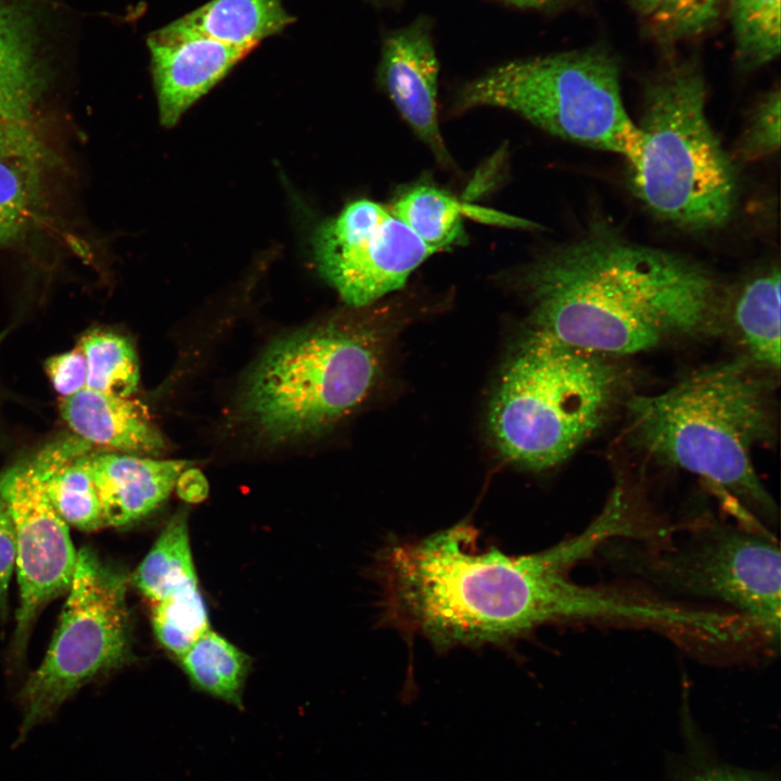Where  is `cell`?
<instances>
[{
	"label": "cell",
	"mask_w": 781,
	"mask_h": 781,
	"mask_svg": "<svg viewBox=\"0 0 781 781\" xmlns=\"http://www.w3.org/2000/svg\"><path fill=\"white\" fill-rule=\"evenodd\" d=\"M617 534L600 512L579 534L530 554L482 550L468 525L393 546L377 571L385 614L441 646L500 642L560 622L616 624L624 593L581 585L569 572Z\"/></svg>",
	"instance_id": "1"
},
{
	"label": "cell",
	"mask_w": 781,
	"mask_h": 781,
	"mask_svg": "<svg viewBox=\"0 0 781 781\" xmlns=\"http://www.w3.org/2000/svg\"><path fill=\"white\" fill-rule=\"evenodd\" d=\"M530 329L597 355L625 356L716 330L712 274L684 257L597 231L526 269Z\"/></svg>",
	"instance_id": "2"
},
{
	"label": "cell",
	"mask_w": 781,
	"mask_h": 781,
	"mask_svg": "<svg viewBox=\"0 0 781 781\" xmlns=\"http://www.w3.org/2000/svg\"><path fill=\"white\" fill-rule=\"evenodd\" d=\"M755 364L734 360L694 371L664 392L627 401L629 432L642 450L773 518L753 451L773 434L771 392Z\"/></svg>",
	"instance_id": "3"
},
{
	"label": "cell",
	"mask_w": 781,
	"mask_h": 781,
	"mask_svg": "<svg viewBox=\"0 0 781 781\" xmlns=\"http://www.w3.org/2000/svg\"><path fill=\"white\" fill-rule=\"evenodd\" d=\"M620 380L609 357L529 329L508 358L489 405L496 448L522 469L562 463L604 423Z\"/></svg>",
	"instance_id": "4"
},
{
	"label": "cell",
	"mask_w": 781,
	"mask_h": 781,
	"mask_svg": "<svg viewBox=\"0 0 781 781\" xmlns=\"http://www.w3.org/2000/svg\"><path fill=\"white\" fill-rule=\"evenodd\" d=\"M705 99L699 63L669 61L645 86L643 143L628 163L643 204L691 231L725 225L737 195L734 171L708 123Z\"/></svg>",
	"instance_id": "5"
},
{
	"label": "cell",
	"mask_w": 781,
	"mask_h": 781,
	"mask_svg": "<svg viewBox=\"0 0 781 781\" xmlns=\"http://www.w3.org/2000/svg\"><path fill=\"white\" fill-rule=\"evenodd\" d=\"M384 347L381 331L363 322H328L281 337L245 380L243 417L273 441L321 433L372 392Z\"/></svg>",
	"instance_id": "6"
},
{
	"label": "cell",
	"mask_w": 781,
	"mask_h": 781,
	"mask_svg": "<svg viewBox=\"0 0 781 781\" xmlns=\"http://www.w3.org/2000/svg\"><path fill=\"white\" fill-rule=\"evenodd\" d=\"M597 553L662 593L719 602L752 622L770 650L778 646L781 555L769 533L710 520L616 538Z\"/></svg>",
	"instance_id": "7"
},
{
	"label": "cell",
	"mask_w": 781,
	"mask_h": 781,
	"mask_svg": "<svg viewBox=\"0 0 781 781\" xmlns=\"http://www.w3.org/2000/svg\"><path fill=\"white\" fill-rule=\"evenodd\" d=\"M491 106L545 131L632 162L643 132L624 106L616 59L601 48L514 60L466 82L456 112Z\"/></svg>",
	"instance_id": "8"
},
{
	"label": "cell",
	"mask_w": 781,
	"mask_h": 781,
	"mask_svg": "<svg viewBox=\"0 0 781 781\" xmlns=\"http://www.w3.org/2000/svg\"><path fill=\"white\" fill-rule=\"evenodd\" d=\"M126 581L91 548L79 550L59 626L18 695V740L49 720L81 687L128 658Z\"/></svg>",
	"instance_id": "9"
},
{
	"label": "cell",
	"mask_w": 781,
	"mask_h": 781,
	"mask_svg": "<svg viewBox=\"0 0 781 781\" xmlns=\"http://www.w3.org/2000/svg\"><path fill=\"white\" fill-rule=\"evenodd\" d=\"M313 249L322 277L353 307L401 289L433 254L389 209L364 199L322 223Z\"/></svg>",
	"instance_id": "10"
},
{
	"label": "cell",
	"mask_w": 781,
	"mask_h": 781,
	"mask_svg": "<svg viewBox=\"0 0 781 781\" xmlns=\"http://www.w3.org/2000/svg\"><path fill=\"white\" fill-rule=\"evenodd\" d=\"M0 496L11 515L20 585L13 651L21 656L40 611L71 586L77 561L67 523L51 504L31 464L0 476Z\"/></svg>",
	"instance_id": "11"
},
{
	"label": "cell",
	"mask_w": 781,
	"mask_h": 781,
	"mask_svg": "<svg viewBox=\"0 0 781 781\" xmlns=\"http://www.w3.org/2000/svg\"><path fill=\"white\" fill-rule=\"evenodd\" d=\"M161 123L181 115L251 51L208 38L179 20L148 37Z\"/></svg>",
	"instance_id": "12"
},
{
	"label": "cell",
	"mask_w": 781,
	"mask_h": 781,
	"mask_svg": "<svg viewBox=\"0 0 781 781\" xmlns=\"http://www.w3.org/2000/svg\"><path fill=\"white\" fill-rule=\"evenodd\" d=\"M377 78L419 139L450 166L438 126V60L428 18L418 17L384 38Z\"/></svg>",
	"instance_id": "13"
},
{
	"label": "cell",
	"mask_w": 781,
	"mask_h": 781,
	"mask_svg": "<svg viewBox=\"0 0 781 781\" xmlns=\"http://www.w3.org/2000/svg\"><path fill=\"white\" fill-rule=\"evenodd\" d=\"M185 461L91 452L90 470L105 526L121 527L157 509L172 491Z\"/></svg>",
	"instance_id": "14"
},
{
	"label": "cell",
	"mask_w": 781,
	"mask_h": 781,
	"mask_svg": "<svg viewBox=\"0 0 781 781\" xmlns=\"http://www.w3.org/2000/svg\"><path fill=\"white\" fill-rule=\"evenodd\" d=\"M62 419L88 444L130 454H157L165 440L140 404L89 388L61 398Z\"/></svg>",
	"instance_id": "15"
},
{
	"label": "cell",
	"mask_w": 781,
	"mask_h": 781,
	"mask_svg": "<svg viewBox=\"0 0 781 781\" xmlns=\"http://www.w3.org/2000/svg\"><path fill=\"white\" fill-rule=\"evenodd\" d=\"M90 444L78 436L53 443L34 460L44 491L60 516L84 532L105 526L90 470Z\"/></svg>",
	"instance_id": "16"
},
{
	"label": "cell",
	"mask_w": 781,
	"mask_h": 781,
	"mask_svg": "<svg viewBox=\"0 0 781 781\" xmlns=\"http://www.w3.org/2000/svg\"><path fill=\"white\" fill-rule=\"evenodd\" d=\"M780 269L769 266L740 286L731 320L750 361L757 368L780 367Z\"/></svg>",
	"instance_id": "17"
},
{
	"label": "cell",
	"mask_w": 781,
	"mask_h": 781,
	"mask_svg": "<svg viewBox=\"0 0 781 781\" xmlns=\"http://www.w3.org/2000/svg\"><path fill=\"white\" fill-rule=\"evenodd\" d=\"M294 20L282 0H210L180 18L208 38L251 52Z\"/></svg>",
	"instance_id": "18"
},
{
	"label": "cell",
	"mask_w": 781,
	"mask_h": 781,
	"mask_svg": "<svg viewBox=\"0 0 781 781\" xmlns=\"http://www.w3.org/2000/svg\"><path fill=\"white\" fill-rule=\"evenodd\" d=\"M36 87L28 26L16 9L0 0V116L25 124Z\"/></svg>",
	"instance_id": "19"
},
{
	"label": "cell",
	"mask_w": 781,
	"mask_h": 781,
	"mask_svg": "<svg viewBox=\"0 0 781 781\" xmlns=\"http://www.w3.org/2000/svg\"><path fill=\"white\" fill-rule=\"evenodd\" d=\"M133 582L153 603L197 587L184 511L169 520L135 572Z\"/></svg>",
	"instance_id": "20"
},
{
	"label": "cell",
	"mask_w": 781,
	"mask_h": 781,
	"mask_svg": "<svg viewBox=\"0 0 781 781\" xmlns=\"http://www.w3.org/2000/svg\"><path fill=\"white\" fill-rule=\"evenodd\" d=\"M466 208L440 189L418 184L401 193L389 212L435 253L463 242Z\"/></svg>",
	"instance_id": "21"
},
{
	"label": "cell",
	"mask_w": 781,
	"mask_h": 781,
	"mask_svg": "<svg viewBox=\"0 0 781 781\" xmlns=\"http://www.w3.org/2000/svg\"><path fill=\"white\" fill-rule=\"evenodd\" d=\"M192 683L206 693L242 707L249 658L236 646L206 631L181 657Z\"/></svg>",
	"instance_id": "22"
},
{
	"label": "cell",
	"mask_w": 781,
	"mask_h": 781,
	"mask_svg": "<svg viewBox=\"0 0 781 781\" xmlns=\"http://www.w3.org/2000/svg\"><path fill=\"white\" fill-rule=\"evenodd\" d=\"M77 346L86 359V388L125 398L137 392L139 363L127 337L92 330L80 337Z\"/></svg>",
	"instance_id": "23"
},
{
	"label": "cell",
	"mask_w": 781,
	"mask_h": 781,
	"mask_svg": "<svg viewBox=\"0 0 781 781\" xmlns=\"http://www.w3.org/2000/svg\"><path fill=\"white\" fill-rule=\"evenodd\" d=\"M737 60L746 69L780 53V0H728Z\"/></svg>",
	"instance_id": "24"
},
{
	"label": "cell",
	"mask_w": 781,
	"mask_h": 781,
	"mask_svg": "<svg viewBox=\"0 0 781 781\" xmlns=\"http://www.w3.org/2000/svg\"><path fill=\"white\" fill-rule=\"evenodd\" d=\"M721 0H631L646 30L669 44L709 29L719 14Z\"/></svg>",
	"instance_id": "25"
},
{
	"label": "cell",
	"mask_w": 781,
	"mask_h": 781,
	"mask_svg": "<svg viewBox=\"0 0 781 781\" xmlns=\"http://www.w3.org/2000/svg\"><path fill=\"white\" fill-rule=\"evenodd\" d=\"M152 626L159 643L181 657L209 630L208 615L199 587L154 603Z\"/></svg>",
	"instance_id": "26"
},
{
	"label": "cell",
	"mask_w": 781,
	"mask_h": 781,
	"mask_svg": "<svg viewBox=\"0 0 781 781\" xmlns=\"http://www.w3.org/2000/svg\"><path fill=\"white\" fill-rule=\"evenodd\" d=\"M35 159L0 157V245L21 234L38 202Z\"/></svg>",
	"instance_id": "27"
},
{
	"label": "cell",
	"mask_w": 781,
	"mask_h": 781,
	"mask_svg": "<svg viewBox=\"0 0 781 781\" xmlns=\"http://www.w3.org/2000/svg\"><path fill=\"white\" fill-rule=\"evenodd\" d=\"M780 91L769 92L755 110L739 143V156L755 161L773 154L780 146Z\"/></svg>",
	"instance_id": "28"
},
{
	"label": "cell",
	"mask_w": 781,
	"mask_h": 781,
	"mask_svg": "<svg viewBox=\"0 0 781 781\" xmlns=\"http://www.w3.org/2000/svg\"><path fill=\"white\" fill-rule=\"evenodd\" d=\"M44 370L61 398L72 396L86 388L87 364L78 346L48 358L44 362Z\"/></svg>",
	"instance_id": "29"
},
{
	"label": "cell",
	"mask_w": 781,
	"mask_h": 781,
	"mask_svg": "<svg viewBox=\"0 0 781 781\" xmlns=\"http://www.w3.org/2000/svg\"><path fill=\"white\" fill-rule=\"evenodd\" d=\"M42 148L24 124L0 116V157H23L38 161Z\"/></svg>",
	"instance_id": "30"
},
{
	"label": "cell",
	"mask_w": 781,
	"mask_h": 781,
	"mask_svg": "<svg viewBox=\"0 0 781 781\" xmlns=\"http://www.w3.org/2000/svg\"><path fill=\"white\" fill-rule=\"evenodd\" d=\"M16 560L14 526L0 496V612L2 616L8 607V588Z\"/></svg>",
	"instance_id": "31"
},
{
	"label": "cell",
	"mask_w": 781,
	"mask_h": 781,
	"mask_svg": "<svg viewBox=\"0 0 781 781\" xmlns=\"http://www.w3.org/2000/svg\"><path fill=\"white\" fill-rule=\"evenodd\" d=\"M175 487L178 496L189 503L201 502L208 494V483L197 469H184L178 476Z\"/></svg>",
	"instance_id": "32"
},
{
	"label": "cell",
	"mask_w": 781,
	"mask_h": 781,
	"mask_svg": "<svg viewBox=\"0 0 781 781\" xmlns=\"http://www.w3.org/2000/svg\"><path fill=\"white\" fill-rule=\"evenodd\" d=\"M691 781H764L743 772L729 769H713L697 774Z\"/></svg>",
	"instance_id": "33"
},
{
	"label": "cell",
	"mask_w": 781,
	"mask_h": 781,
	"mask_svg": "<svg viewBox=\"0 0 781 781\" xmlns=\"http://www.w3.org/2000/svg\"><path fill=\"white\" fill-rule=\"evenodd\" d=\"M520 9H543L550 5L554 0H501Z\"/></svg>",
	"instance_id": "34"
}]
</instances>
